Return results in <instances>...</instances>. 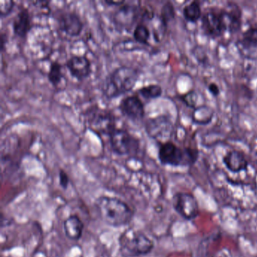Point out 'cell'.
I'll return each instance as SVG.
<instances>
[{
    "label": "cell",
    "instance_id": "cell-7",
    "mask_svg": "<svg viewBox=\"0 0 257 257\" xmlns=\"http://www.w3.org/2000/svg\"><path fill=\"white\" fill-rule=\"evenodd\" d=\"M138 3H125L114 13L112 18L114 28L119 33L130 32L139 17Z\"/></svg>",
    "mask_w": 257,
    "mask_h": 257
},
{
    "label": "cell",
    "instance_id": "cell-3",
    "mask_svg": "<svg viewBox=\"0 0 257 257\" xmlns=\"http://www.w3.org/2000/svg\"><path fill=\"white\" fill-rule=\"evenodd\" d=\"M199 152L197 149L180 148L171 141L159 144L158 158L162 165L171 167H186L194 165L198 160Z\"/></svg>",
    "mask_w": 257,
    "mask_h": 257
},
{
    "label": "cell",
    "instance_id": "cell-2",
    "mask_svg": "<svg viewBox=\"0 0 257 257\" xmlns=\"http://www.w3.org/2000/svg\"><path fill=\"white\" fill-rule=\"evenodd\" d=\"M140 72L132 67H118L109 73L102 85V92L107 100H112L131 92L139 80Z\"/></svg>",
    "mask_w": 257,
    "mask_h": 257
},
{
    "label": "cell",
    "instance_id": "cell-8",
    "mask_svg": "<svg viewBox=\"0 0 257 257\" xmlns=\"http://www.w3.org/2000/svg\"><path fill=\"white\" fill-rule=\"evenodd\" d=\"M88 128L97 135H109L116 127V121L113 114L109 111L95 109L91 111L88 117Z\"/></svg>",
    "mask_w": 257,
    "mask_h": 257
},
{
    "label": "cell",
    "instance_id": "cell-13",
    "mask_svg": "<svg viewBox=\"0 0 257 257\" xmlns=\"http://www.w3.org/2000/svg\"><path fill=\"white\" fill-rule=\"evenodd\" d=\"M70 75L78 81H83L92 73L91 63L85 55H73L67 60L65 64Z\"/></svg>",
    "mask_w": 257,
    "mask_h": 257
},
{
    "label": "cell",
    "instance_id": "cell-24",
    "mask_svg": "<svg viewBox=\"0 0 257 257\" xmlns=\"http://www.w3.org/2000/svg\"><path fill=\"white\" fill-rule=\"evenodd\" d=\"M16 3L14 1H10V0H7V1H0V16L2 19L7 17L13 13V9H14Z\"/></svg>",
    "mask_w": 257,
    "mask_h": 257
},
{
    "label": "cell",
    "instance_id": "cell-30",
    "mask_svg": "<svg viewBox=\"0 0 257 257\" xmlns=\"http://www.w3.org/2000/svg\"><path fill=\"white\" fill-rule=\"evenodd\" d=\"M76 257H84V256L82 255H77V256H76Z\"/></svg>",
    "mask_w": 257,
    "mask_h": 257
},
{
    "label": "cell",
    "instance_id": "cell-12",
    "mask_svg": "<svg viewBox=\"0 0 257 257\" xmlns=\"http://www.w3.org/2000/svg\"><path fill=\"white\" fill-rule=\"evenodd\" d=\"M57 22L60 31L69 37H79L83 31V22L79 15L73 12L61 13L57 18Z\"/></svg>",
    "mask_w": 257,
    "mask_h": 257
},
{
    "label": "cell",
    "instance_id": "cell-17",
    "mask_svg": "<svg viewBox=\"0 0 257 257\" xmlns=\"http://www.w3.org/2000/svg\"><path fill=\"white\" fill-rule=\"evenodd\" d=\"M83 222L77 215H70L64 222V230L66 237L71 240H80L83 234Z\"/></svg>",
    "mask_w": 257,
    "mask_h": 257
},
{
    "label": "cell",
    "instance_id": "cell-21",
    "mask_svg": "<svg viewBox=\"0 0 257 257\" xmlns=\"http://www.w3.org/2000/svg\"><path fill=\"white\" fill-rule=\"evenodd\" d=\"M175 8H174V6L173 5L172 3H165L163 7H162L160 17H159L161 25L163 27L164 29H167L168 24L175 19Z\"/></svg>",
    "mask_w": 257,
    "mask_h": 257
},
{
    "label": "cell",
    "instance_id": "cell-22",
    "mask_svg": "<svg viewBox=\"0 0 257 257\" xmlns=\"http://www.w3.org/2000/svg\"><path fill=\"white\" fill-rule=\"evenodd\" d=\"M138 94L147 100H154L162 97L163 90L162 87L157 84H151L147 86L142 87L138 91Z\"/></svg>",
    "mask_w": 257,
    "mask_h": 257
},
{
    "label": "cell",
    "instance_id": "cell-28",
    "mask_svg": "<svg viewBox=\"0 0 257 257\" xmlns=\"http://www.w3.org/2000/svg\"><path fill=\"white\" fill-rule=\"evenodd\" d=\"M7 44V36L4 33H1L0 35V49L4 52L6 49V45Z\"/></svg>",
    "mask_w": 257,
    "mask_h": 257
},
{
    "label": "cell",
    "instance_id": "cell-1",
    "mask_svg": "<svg viewBox=\"0 0 257 257\" xmlns=\"http://www.w3.org/2000/svg\"><path fill=\"white\" fill-rule=\"evenodd\" d=\"M94 207L100 219L114 228L128 225L135 217V210L116 197L101 195L95 200Z\"/></svg>",
    "mask_w": 257,
    "mask_h": 257
},
{
    "label": "cell",
    "instance_id": "cell-9",
    "mask_svg": "<svg viewBox=\"0 0 257 257\" xmlns=\"http://www.w3.org/2000/svg\"><path fill=\"white\" fill-rule=\"evenodd\" d=\"M173 207L186 220H193L199 215L198 201L192 194L180 192L173 197Z\"/></svg>",
    "mask_w": 257,
    "mask_h": 257
},
{
    "label": "cell",
    "instance_id": "cell-29",
    "mask_svg": "<svg viewBox=\"0 0 257 257\" xmlns=\"http://www.w3.org/2000/svg\"><path fill=\"white\" fill-rule=\"evenodd\" d=\"M105 4L106 5L110 6V7H121V6L124 5L125 4V1H117V2H115V1H108V0H106L104 1Z\"/></svg>",
    "mask_w": 257,
    "mask_h": 257
},
{
    "label": "cell",
    "instance_id": "cell-19",
    "mask_svg": "<svg viewBox=\"0 0 257 257\" xmlns=\"http://www.w3.org/2000/svg\"><path fill=\"white\" fill-rule=\"evenodd\" d=\"M201 5L197 1L189 3L183 9V16L185 20L189 23L196 24L202 17Z\"/></svg>",
    "mask_w": 257,
    "mask_h": 257
},
{
    "label": "cell",
    "instance_id": "cell-14",
    "mask_svg": "<svg viewBox=\"0 0 257 257\" xmlns=\"http://www.w3.org/2000/svg\"><path fill=\"white\" fill-rule=\"evenodd\" d=\"M222 162L230 172L234 174L246 171L249 166L244 154L237 150L228 151L222 158Z\"/></svg>",
    "mask_w": 257,
    "mask_h": 257
},
{
    "label": "cell",
    "instance_id": "cell-27",
    "mask_svg": "<svg viewBox=\"0 0 257 257\" xmlns=\"http://www.w3.org/2000/svg\"><path fill=\"white\" fill-rule=\"evenodd\" d=\"M207 88H208V91L210 92V94H211L213 97H218V96L220 94V89H219V87L216 85V83H210L207 86Z\"/></svg>",
    "mask_w": 257,
    "mask_h": 257
},
{
    "label": "cell",
    "instance_id": "cell-4",
    "mask_svg": "<svg viewBox=\"0 0 257 257\" xmlns=\"http://www.w3.org/2000/svg\"><path fill=\"white\" fill-rule=\"evenodd\" d=\"M119 251L124 257H141L147 255L154 249V242L145 233L128 228L118 238Z\"/></svg>",
    "mask_w": 257,
    "mask_h": 257
},
{
    "label": "cell",
    "instance_id": "cell-6",
    "mask_svg": "<svg viewBox=\"0 0 257 257\" xmlns=\"http://www.w3.org/2000/svg\"><path fill=\"white\" fill-rule=\"evenodd\" d=\"M201 29L207 37L216 39L228 32V23L224 9L208 10L203 13L201 19Z\"/></svg>",
    "mask_w": 257,
    "mask_h": 257
},
{
    "label": "cell",
    "instance_id": "cell-25",
    "mask_svg": "<svg viewBox=\"0 0 257 257\" xmlns=\"http://www.w3.org/2000/svg\"><path fill=\"white\" fill-rule=\"evenodd\" d=\"M195 96H197V94L195 91H189V92L180 96V99L186 106L195 109L196 108V102L194 100Z\"/></svg>",
    "mask_w": 257,
    "mask_h": 257
},
{
    "label": "cell",
    "instance_id": "cell-5",
    "mask_svg": "<svg viewBox=\"0 0 257 257\" xmlns=\"http://www.w3.org/2000/svg\"><path fill=\"white\" fill-rule=\"evenodd\" d=\"M111 150L117 156H132L140 149V141L128 131L115 128L109 136Z\"/></svg>",
    "mask_w": 257,
    "mask_h": 257
},
{
    "label": "cell",
    "instance_id": "cell-10",
    "mask_svg": "<svg viewBox=\"0 0 257 257\" xmlns=\"http://www.w3.org/2000/svg\"><path fill=\"white\" fill-rule=\"evenodd\" d=\"M173 123L168 115H160L149 118L146 122L145 129L147 135L152 139L166 142L172 135Z\"/></svg>",
    "mask_w": 257,
    "mask_h": 257
},
{
    "label": "cell",
    "instance_id": "cell-15",
    "mask_svg": "<svg viewBox=\"0 0 257 257\" xmlns=\"http://www.w3.org/2000/svg\"><path fill=\"white\" fill-rule=\"evenodd\" d=\"M32 20L29 10L22 9L16 15L13 22V32L16 37L25 39L32 29Z\"/></svg>",
    "mask_w": 257,
    "mask_h": 257
},
{
    "label": "cell",
    "instance_id": "cell-20",
    "mask_svg": "<svg viewBox=\"0 0 257 257\" xmlns=\"http://www.w3.org/2000/svg\"><path fill=\"white\" fill-rule=\"evenodd\" d=\"M62 68L63 66L58 61L51 63L48 73V80L52 84V86L58 87L64 79Z\"/></svg>",
    "mask_w": 257,
    "mask_h": 257
},
{
    "label": "cell",
    "instance_id": "cell-16",
    "mask_svg": "<svg viewBox=\"0 0 257 257\" xmlns=\"http://www.w3.org/2000/svg\"><path fill=\"white\" fill-rule=\"evenodd\" d=\"M237 50L240 55L245 56L246 52L252 53L257 50V28H249L242 34L240 39L236 43Z\"/></svg>",
    "mask_w": 257,
    "mask_h": 257
},
{
    "label": "cell",
    "instance_id": "cell-23",
    "mask_svg": "<svg viewBox=\"0 0 257 257\" xmlns=\"http://www.w3.org/2000/svg\"><path fill=\"white\" fill-rule=\"evenodd\" d=\"M133 37L137 43L144 46H150V31L147 25L138 24L133 31Z\"/></svg>",
    "mask_w": 257,
    "mask_h": 257
},
{
    "label": "cell",
    "instance_id": "cell-11",
    "mask_svg": "<svg viewBox=\"0 0 257 257\" xmlns=\"http://www.w3.org/2000/svg\"><path fill=\"white\" fill-rule=\"evenodd\" d=\"M118 109L121 114L132 121H141L145 117V106L136 95L127 96L120 102Z\"/></svg>",
    "mask_w": 257,
    "mask_h": 257
},
{
    "label": "cell",
    "instance_id": "cell-18",
    "mask_svg": "<svg viewBox=\"0 0 257 257\" xmlns=\"http://www.w3.org/2000/svg\"><path fill=\"white\" fill-rule=\"evenodd\" d=\"M224 10L228 22V32L231 34H236L241 28V10L238 6L233 3L228 4Z\"/></svg>",
    "mask_w": 257,
    "mask_h": 257
},
{
    "label": "cell",
    "instance_id": "cell-26",
    "mask_svg": "<svg viewBox=\"0 0 257 257\" xmlns=\"http://www.w3.org/2000/svg\"><path fill=\"white\" fill-rule=\"evenodd\" d=\"M58 177H59V184L61 188L64 190L68 189L70 180L67 173L64 170L60 169L59 173H58Z\"/></svg>",
    "mask_w": 257,
    "mask_h": 257
}]
</instances>
